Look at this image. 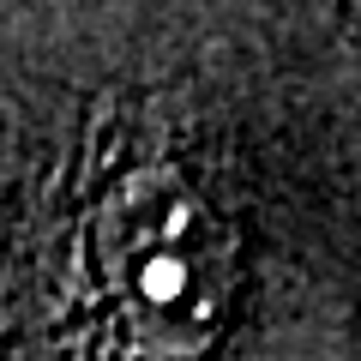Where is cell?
<instances>
[{
    "label": "cell",
    "instance_id": "6da1fadb",
    "mask_svg": "<svg viewBox=\"0 0 361 361\" xmlns=\"http://www.w3.org/2000/svg\"><path fill=\"white\" fill-rule=\"evenodd\" d=\"M18 295L13 361H211L235 313V229L157 121L103 115Z\"/></svg>",
    "mask_w": 361,
    "mask_h": 361
}]
</instances>
